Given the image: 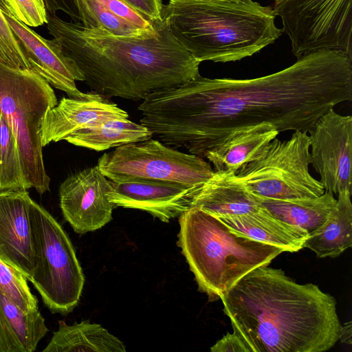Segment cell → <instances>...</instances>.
I'll return each mask as SVG.
<instances>
[{
    "label": "cell",
    "mask_w": 352,
    "mask_h": 352,
    "mask_svg": "<svg viewBox=\"0 0 352 352\" xmlns=\"http://www.w3.org/2000/svg\"><path fill=\"white\" fill-rule=\"evenodd\" d=\"M97 165L114 182L154 179L201 186L214 172L204 157L151 138L118 146L104 153Z\"/></svg>",
    "instance_id": "obj_10"
},
{
    "label": "cell",
    "mask_w": 352,
    "mask_h": 352,
    "mask_svg": "<svg viewBox=\"0 0 352 352\" xmlns=\"http://www.w3.org/2000/svg\"><path fill=\"white\" fill-rule=\"evenodd\" d=\"M111 119H129L126 111L107 98L88 93L83 98L63 97L45 115L40 130L43 147L74 132Z\"/></svg>",
    "instance_id": "obj_15"
},
{
    "label": "cell",
    "mask_w": 352,
    "mask_h": 352,
    "mask_svg": "<svg viewBox=\"0 0 352 352\" xmlns=\"http://www.w3.org/2000/svg\"><path fill=\"white\" fill-rule=\"evenodd\" d=\"M79 20L85 28L108 32L116 36L137 37L153 35L154 32L140 30L112 14L97 0H74Z\"/></svg>",
    "instance_id": "obj_25"
},
{
    "label": "cell",
    "mask_w": 352,
    "mask_h": 352,
    "mask_svg": "<svg viewBox=\"0 0 352 352\" xmlns=\"http://www.w3.org/2000/svg\"><path fill=\"white\" fill-rule=\"evenodd\" d=\"M8 12L30 27L47 23V12L43 0H1Z\"/></svg>",
    "instance_id": "obj_28"
},
{
    "label": "cell",
    "mask_w": 352,
    "mask_h": 352,
    "mask_svg": "<svg viewBox=\"0 0 352 352\" xmlns=\"http://www.w3.org/2000/svg\"><path fill=\"white\" fill-rule=\"evenodd\" d=\"M0 63L30 70V65L0 7Z\"/></svg>",
    "instance_id": "obj_29"
},
{
    "label": "cell",
    "mask_w": 352,
    "mask_h": 352,
    "mask_svg": "<svg viewBox=\"0 0 352 352\" xmlns=\"http://www.w3.org/2000/svg\"><path fill=\"white\" fill-rule=\"evenodd\" d=\"M233 331L250 352H322L338 341L336 301L280 269L259 266L220 297Z\"/></svg>",
    "instance_id": "obj_2"
},
{
    "label": "cell",
    "mask_w": 352,
    "mask_h": 352,
    "mask_svg": "<svg viewBox=\"0 0 352 352\" xmlns=\"http://www.w3.org/2000/svg\"><path fill=\"white\" fill-rule=\"evenodd\" d=\"M28 189L16 139L0 114V192Z\"/></svg>",
    "instance_id": "obj_26"
},
{
    "label": "cell",
    "mask_w": 352,
    "mask_h": 352,
    "mask_svg": "<svg viewBox=\"0 0 352 352\" xmlns=\"http://www.w3.org/2000/svg\"><path fill=\"white\" fill-rule=\"evenodd\" d=\"M178 245L210 302L220 299L254 269L269 265L283 250L234 232L217 217L192 207L179 217Z\"/></svg>",
    "instance_id": "obj_5"
},
{
    "label": "cell",
    "mask_w": 352,
    "mask_h": 352,
    "mask_svg": "<svg viewBox=\"0 0 352 352\" xmlns=\"http://www.w3.org/2000/svg\"><path fill=\"white\" fill-rule=\"evenodd\" d=\"M112 181L98 165L68 176L59 188L63 214L74 232L85 234L98 230L112 219L114 206L107 193Z\"/></svg>",
    "instance_id": "obj_12"
},
{
    "label": "cell",
    "mask_w": 352,
    "mask_h": 352,
    "mask_svg": "<svg viewBox=\"0 0 352 352\" xmlns=\"http://www.w3.org/2000/svg\"><path fill=\"white\" fill-rule=\"evenodd\" d=\"M26 277L0 259V291L25 312L38 309V300L31 292Z\"/></svg>",
    "instance_id": "obj_27"
},
{
    "label": "cell",
    "mask_w": 352,
    "mask_h": 352,
    "mask_svg": "<svg viewBox=\"0 0 352 352\" xmlns=\"http://www.w3.org/2000/svg\"><path fill=\"white\" fill-rule=\"evenodd\" d=\"M217 218L234 232L276 246L283 252H294L303 248L309 235L302 228L274 217L263 206L248 213Z\"/></svg>",
    "instance_id": "obj_18"
},
{
    "label": "cell",
    "mask_w": 352,
    "mask_h": 352,
    "mask_svg": "<svg viewBox=\"0 0 352 352\" xmlns=\"http://www.w3.org/2000/svg\"><path fill=\"white\" fill-rule=\"evenodd\" d=\"M153 23L162 20V0H122Z\"/></svg>",
    "instance_id": "obj_31"
},
{
    "label": "cell",
    "mask_w": 352,
    "mask_h": 352,
    "mask_svg": "<svg viewBox=\"0 0 352 352\" xmlns=\"http://www.w3.org/2000/svg\"><path fill=\"white\" fill-rule=\"evenodd\" d=\"M28 190L0 192V259L30 278L34 263Z\"/></svg>",
    "instance_id": "obj_16"
},
{
    "label": "cell",
    "mask_w": 352,
    "mask_h": 352,
    "mask_svg": "<svg viewBox=\"0 0 352 352\" xmlns=\"http://www.w3.org/2000/svg\"><path fill=\"white\" fill-rule=\"evenodd\" d=\"M122 341L99 324L82 320L68 325L58 321V330L43 352H124Z\"/></svg>",
    "instance_id": "obj_22"
},
{
    "label": "cell",
    "mask_w": 352,
    "mask_h": 352,
    "mask_svg": "<svg viewBox=\"0 0 352 352\" xmlns=\"http://www.w3.org/2000/svg\"><path fill=\"white\" fill-rule=\"evenodd\" d=\"M200 186L154 179L112 182L107 195L114 207L141 210L168 222L191 208Z\"/></svg>",
    "instance_id": "obj_14"
},
{
    "label": "cell",
    "mask_w": 352,
    "mask_h": 352,
    "mask_svg": "<svg viewBox=\"0 0 352 352\" xmlns=\"http://www.w3.org/2000/svg\"><path fill=\"white\" fill-rule=\"evenodd\" d=\"M33 270L31 282L54 314L78 305L85 276L73 245L60 223L32 199L29 208Z\"/></svg>",
    "instance_id": "obj_7"
},
{
    "label": "cell",
    "mask_w": 352,
    "mask_h": 352,
    "mask_svg": "<svg viewBox=\"0 0 352 352\" xmlns=\"http://www.w3.org/2000/svg\"><path fill=\"white\" fill-rule=\"evenodd\" d=\"M310 164L325 190L351 192L352 117L333 108L320 116L307 131Z\"/></svg>",
    "instance_id": "obj_11"
},
{
    "label": "cell",
    "mask_w": 352,
    "mask_h": 352,
    "mask_svg": "<svg viewBox=\"0 0 352 352\" xmlns=\"http://www.w3.org/2000/svg\"><path fill=\"white\" fill-rule=\"evenodd\" d=\"M257 197L261 204L274 217L300 227L309 234L323 224L337 202L333 193L328 190L312 198L278 200Z\"/></svg>",
    "instance_id": "obj_23"
},
{
    "label": "cell",
    "mask_w": 352,
    "mask_h": 352,
    "mask_svg": "<svg viewBox=\"0 0 352 352\" xmlns=\"http://www.w3.org/2000/svg\"><path fill=\"white\" fill-rule=\"evenodd\" d=\"M352 100V59L321 50L250 79L197 78L148 95L140 124L164 144L204 157L233 132L265 124L308 131L336 104Z\"/></svg>",
    "instance_id": "obj_1"
},
{
    "label": "cell",
    "mask_w": 352,
    "mask_h": 352,
    "mask_svg": "<svg viewBox=\"0 0 352 352\" xmlns=\"http://www.w3.org/2000/svg\"><path fill=\"white\" fill-rule=\"evenodd\" d=\"M152 132L142 124L129 119H111L79 129L65 140L80 147L101 151L124 144L151 139Z\"/></svg>",
    "instance_id": "obj_24"
},
{
    "label": "cell",
    "mask_w": 352,
    "mask_h": 352,
    "mask_svg": "<svg viewBox=\"0 0 352 352\" xmlns=\"http://www.w3.org/2000/svg\"><path fill=\"white\" fill-rule=\"evenodd\" d=\"M351 336H352V323L349 321L345 323L344 325H341L339 338L340 342L347 344H351Z\"/></svg>",
    "instance_id": "obj_34"
},
{
    "label": "cell",
    "mask_w": 352,
    "mask_h": 352,
    "mask_svg": "<svg viewBox=\"0 0 352 352\" xmlns=\"http://www.w3.org/2000/svg\"><path fill=\"white\" fill-rule=\"evenodd\" d=\"M47 332L38 309L25 312L0 291V352H33Z\"/></svg>",
    "instance_id": "obj_20"
},
{
    "label": "cell",
    "mask_w": 352,
    "mask_h": 352,
    "mask_svg": "<svg viewBox=\"0 0 352 352\" xmlns=\"http://www.w3.org/2000/svg\"><path fill=\"white\" fill-rule=\"evenodd\" d=\"M279 132L272 125L261 124L233 132L204 157L211 162L214 171L236 173L254 160Z\"/></svg>",
    "instance_id": "obj_19"
},
{
    "label": "cell",
    "mask_w": 352,
    "mask_h": 352,
    "mask_svg": "<svg viewBox=\"0 0 352 352\" xmlns=\"http://www.w3.org/2000/svg\"><path fill=\"white\" fill-rule=\"evenodd\" d=\"M155 24L153 35L123 37L47 14V28L94 93L139 100L201 76V63L177 40L164 19Z\"/></svg>",
    "instance_id": "obj_3"
},
{
    "label": "cell",
    "mask_w": 352,
    "mask_h": 352,
    "mask_svg": "<svg viewBox=\"0 0 352 352\" xmlns=\"http://www.w3.org/2000/svg\"><path fill=\"white\" fill-rule=\"evenodd\" d=\"M46 10L50 14H56L58 11H63L74 18L77 15L74 0H43Z\"/></svg>",
    "instance_id": "obj_33"
},
{
    "label": "cell",
    "mask_w": 352,
    "mask_h": 352,
    "mask_svg": "<svg viewBox=\"0 0 352 352\" xmlns=\"http://www.w3.org/2000/svg\"><path fill=\"white\" fill-rule=\"evenodd\" d=\"M58 103L52 86L29 69L0 63V114L16 141L28 188L50 190L40 130L47 113Z\"/></svg>",
    "instance_id": "obj_6"
},
{
    "label": "cell",
    "mask_w": 352,
    "mask_h": 352,
    "mask_svg": "<svg viewBox=\"0 0 352 352\" xmlns=\"http://www.w3.org/2000/svg\"><path fill=\"white\" fill-rule=\"evenodd\" d=\"M212 352H250L242 339L233 331L228 332L210 348Z\"/></svg>",
    "instance_id": "obj_32"
},
{
    "label": "cell",
    "mask_w": 352,
    "mask_h": 352,
    "mask_svg": "<svg viewBox=\"0 0 352 352\" xmlns=\"http://www.w3.org/2000/svg\"><path fill=\"white\" fill-rule=\"evenodd\" d=\"M272 7L252 0H169L162 19L200 63L252 56L283 34Z\"/></svg>",
    "instance_id": "obj_4"
},
{
    "label": "cell",
    "mask_w": 352,
    "mask_h": 352,
    "mask_svg": "<svg viewBox=\"0 0 352 352\" xmlns=\"http://www.w3.org/2000/svg\"><path fill=\"white\" fill-rule=\"evenodd\" d=\"M274 2H276V1H280V0H274Z\"/></svg>",
    "instance_id": "obj_35"
},
{
    "label": "cell",
    "mask_w": 352,
    "mask_h": 352,
    "mask_svg": "<svg viewBox=\"0 0 352 352\" xmlns=\"http://www.w3.org/2000/svg\"><path fill=\"white\" fill-rule=\"evenodd\" d=\"M309 148L307 131H294L287 140H272L235 174L250 192L262 197L288 200L319 197L325 190L309 173Z\"/></svg>",
    "instance_id": "obj_8"
},
{
    "label": "cell",
    "mask_w": 352,
    "mask_h": 352,
    "mask_svg": "<svg viewBox=\"0 0 352 352\" xmlns=\"http://www.w3.org/2000/svg\"><path fill=\"white\" fill-rule=\"evenodd\" d=\"M6 20L17 40L30 65V70L40 76L52 87L65 92L71 98H83L76 81L85 77L56 38L46 39L12 16L0 0Z\"/></svg>",
    "instance_id": "obj_13"
},
{
    "label": "cell",
    "mask_w": 352,
    "mask_h": 352,
    "mask_svg": "<svg viewBox=\"0 0 352 352\" xmlns=\"http://www.w3.org/2000/svg\"><path fill=\"white\" fill-rule=\"evenodd\" d=\"M262 205L232 171H214L195 192L191 208L215 217L237 215L258 210Z\"/></svg>",
    "instance_id": "obj_17"
},
{
    "label": "cell",
    "mask_w": 352,
    "mask_h": 352,
    "mask_svg": "<svg viewBox=\"0 0 352 352\" xmlns=\"http://www.w3.org/2000/svg\"><path fill=\"white\" fill-rule=\"evenodd\" d=\"M351 192L338 194L336 205L327 220L309 233L304 248L312 250L318 258H336L352 246Z\"/></svg>",
    "instance_id": "obj_21"
},
{
    "label": "cell",
    "mask_w": 352,
    "mask_h": 352,
    "mask_svg": "<svg viewBox=\"0 0 352 352\" xmlns=\"http://www.w3.org/2000/svg\"><path fill=\"white\" fill-rule=\"evenodd\" d=\"M112 14L123 21L140 30L154 32L155 23L122 0H97Z\"/></svg>",
    "instance_id": "obj_30"
},
{
    "label": "cell",
    "mask_w": 352,
    "mask_h": 352,
    "mask_svg": "<svg viewBox=\"0 0 352 352\" xmlns=\"http://www.w3.org/2000/svg\"><path fill=\"white\" fill-rule=\"evenodd\" d=\"M272 8L297 58L332 50L352 59V0H280Z\"/></svg>",
    "instance_id": "obj_9"
}]
</instances>
